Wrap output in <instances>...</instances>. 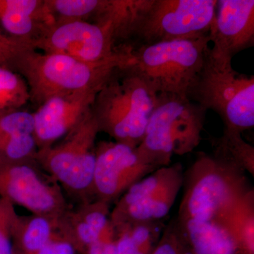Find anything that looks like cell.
Returning <instances> with one entry per match:
<instances>
[{"label": "cell", "mask_w": 254, "mask_h": 254, "mask_svg": "<svg viewBox=\"0 0 254 254\" xmlns=\"http://www.w3.org/2000/svg\"><path fill=\"white\" fill-rule=\"evenodd\" d=\"M217 2V0H144L128 41L123 45L153 44L209 36Z\"/></svg>", "instance_id": "8"}, {"label": "cell", "mask_w": 254, "mask_h": 254, "mask_svg": "<svg viewBox=\"0 0 254 254\" xmlns=\"http://www.w3.org/2000/svg\"><path fill=\"white\" fill-rule=\"evenodd\" d=\"M18 217L14 205L0 198V254H15L13 236Z\"/></svg>", "instance_id": "23"}, {"label": "cell", "mask_w": 254, "mask_h": 254, "mask_svg": "<svg viewBox=\"0 0 254 254\" xmlns=\"http://www.w3.org/2000/svg\"><path fill=\"white\" fill-rule=\"evenodd\" d=\"M53 22L45 0H0V26L30 45L42 28Z\"/></svg>", "instance_id": "17"}, {"label": "cell", "mask_w": 254, "mask_h": 254, "mask_svg": "<svg viewBox=\"0 0 254 254\" xmlns=\"http://www.w3.org/2000/svg\"><path fill=\"white\" fill-rule=\"evenodd\" d=\"M60 219L33 214L19 215L13 236L15 254L33 253L58 236Z\"/></svg>", "instance_id": "20"}, {"label": "cell", "mask_w": 254, "mask_h": 254, "mask_svg": "<svg viewBox=\"0 0 254 254\" xmlns=\"http://www.w3.org/2000/svg\"><path fill=\"white\" fill-rule=\"evenodd\" d=\"M210 35L148 45H123L129 68L156 94L187 96L203 65Z\"/></svg>", "instance_id": "1"}, {"label": "cell", "mask_w": 254, "mask_h": 254, "mask_svg": "<svg viewBox=\"0 0 254 254\" xmlns=\"http://www.w3.org/2000/svg\"><path fill=\"white\" fill-rule=\"evenodd\" d=\"M190 254H242L228 230L217 220H176Z\"/></svg>", "instance_id": "18"}, {"label": "cell", "mask_w": 254, "mask_h": 254, "mask_svg": "<svg viewBox=\"0 0 254 254\" xmlns=\"http://www.w3.org/2000/svg\"><path fill=\"white\" fill-rule=\"evenodd\" d=\"M210 38L213 49L230 59L253 47L254 0H218Z\"/></svg>", "instance_id": "14"}, {"label": "cell", "mask_w": 254, "mask_h": 254, "mask_svg": "<svg viewBox=\"0 0 254 254\" xmlns=\"http://www.w3.org/2000/svg\"><path fill=\"white\" fill-rule=\"evenodd\" d=\"M158 94L129 68H115L95 95L91 113L100 132L136 148L141 143Z\"/></svg>", "instance_id": "2"}, {"label": "cell", "mask_w": 254, "mask_h": 254, "mask_svg": "<svg viewBox=\"0 0 254 254\" xmlns=\"http://www.w3.org/2000/svg\"><path fill=\"white\" fill-rule=\"evenodd\" d=\"M31 49L34 48L27 41L9 36L0 29V67L14 71L20 58Z\"/></svg>", "instance_id": "24"}, {"label": "cell", "mask_w": 254, "mask_h": 254, "mask_svg": "<svg viewBox=\"0 0 254 254\" xmlns=\"http://www.w3.org/2000/svg\"><path fill=\"white\" fill-rule=\"evenodd\" d=\"M93 190L94 199L111 204L129 187L157 169L144 163L136 148L116 141L96 144Z\"/></svg>", "instance_id": "12"}, {"label": "cell", "mask_w": 254, "mask_h": 254, "mask_svg": "<svg viewBox=\"0 0 254 254\" xmlns=\"http://www.w3.org/2000/svg\"><path fill=\"white\" fill-rule=\"evenodd\" d=\"M99 133L91 109L66 136L55 144L38 150L35 156L38 166L79 203L94 200L93 175Z\"/></svg>", "instance_id": "7"}, {"label": "cell", "mask_w": 254, "mask_h": 254, "mask_svg": "<svg viewBox=\"0 0 254 254\" xmlns=\"http://www.w3.org/2000/svg\"><path fill=\"white\" fill-rule=\"evenodd\" d=\"M35 160L0 162V198L33 215L61 218L71 208L62 187Z\"/></svg>", "instance_id": "10"}, {"label": "cell", "mask_w": 254, "mask_h": 254, "mask_svg": "<svg viewBox=\"0 0 254 254\" xmlns=\"http://www.w3.org/2000/svg\"><path fill=\"white\" fill-rule=\"evenodd\" d=\"M206 113L187 96L158 95L137 153L155 168L168 166L174 155H186L200 144Z\"/></svg>", "instance_id": "5"}, {"label": "cell", "mask_w": 254, "mask_h": 254, "mask_svg": "<svg viewBox=\"0 0 254 254\" xmlns=\"http://www.w3.org/2000/svg\"><path fill=\"white\" fill-rule=\"evenodd\" d=\"M115 240L98 241L89 246L81 254H116Z\"/></svg>", "instance_id": "28"}, {"label": "cell", "mask_w": 254, "mask_h": 254, "mask_svg": "<svg viewBox=\"0 0 254 254\" xmlns=\"http://www.w3.org/2000/svg\"><path fill=\"white\" fill-rule=\"evenodd\" d=\"M178 220H215L252 190L247 173L214 156L198 153L184 173Z\"/></svg>", "instance_id": "6"}, {"label": "cell", "mask_w": 254, "mask_h": 254, "mask_svg": "<svg viewBox=\"0 0 254 254\" xmlns=\"http://www.w3.org/2000/svg\"><path fill=\"white\" fill-rule=\"evenodd\" d=\"M98 91H84L54 97L33 113L38 150L55 144L81 123L91 109Z\"/></svg>", "instance_id": "13"}, {"label": "cell", "mask_w": 254, "mask_h": 254, "mask_svg": "<svg viewBox=\"0 0 254 254\" xmlns=\"http://www.w3.org/2000/svg\"><path fill=\"white\" fill-rule=\"evenodd\" d=\"M215 220L228 230L242 254H254V189L235 200Z\"/></svg>", "instance_id": "19"}, {"label": "cell", "mask_w": 254, "mask_h": 254, "mask_svg": "<svg viewBox=\"0 0 254 254\" xmlns=\"http://www.w3.org/2000/svg\"><path fill=\"white\" fill-rule=\"evenodd\" d=\"M30 99L29 88L23 76L0 67V117L22 110Z\"/></svg>", "instance_id": "22"}, {"label": "cell", "mask_w": 254, "mask_h": 254, "mask_svg": "<svg viewBox=\"0 0 254 254\" xmlns=\"http://www.w3.org/2000/svg\"><path fill=\"white\" fill-rule=\"evenodd\" d=\"M37 151L33 113L20 110L0 117V162L31 161Z\"/></svg>", "instance_id": "16"}, {"label": "cell", "mask_w": 254, "mask_h": 254, "mask_svg": "<svg viewBox=\"0 0 254 254\" xmlns=\"http://www.w3.org/2000/svg\"><path fill=\"white\" fill-rule=\"evenodd\" d=\"M73 244L60 233L44 247L29 254H77Z\"/></svg>", "instance_id": "26"}, {"label": "cell", "mask_w": 254, "mask_h": 254, "mask_svg": "<svg viewBox=\"0 0 254 254\" xmlns=\"http://www.w3.org/2000/svg\"><path fill=\"white\" fill-rule=\"evenodd\" d=\"M116 235V254H145L135 245L126 232L117 230Z\"/></svg>", "instance_id": "27"}, {"label": "cell", "mask_w": 254, "mask_h": 254, "mask_svg": "<svg viewBox=\"0 0 254 254\" xmlns=\"http://www.w3.org/2000/svg\"><path fill=\"white\" fill-rule=\"evenodd\" d=\"M35 50L97 63L119 56L113 30L83 21H58L46 25L31 41Z\"/></svg>", "instance_id": "11"}, {"label": "cell", "mask_w": 254, "mask_h": 254, "mask_svg": "<svg viewBox=\"0 0 254 254\" xmlns=\"http://www.w3.org/2000/svg\"><path fill=\"white\" fill-rule=\"evenodd\" d=\"M125 61L122 53L113 59L89 63L31 49L20 58L14 71L26 80L30 102L38 108L54 97L99 91L114 70Z\"/></svg>", "instance_id": "3"}, {"label": "cell", "mask_w": 254, "mask_h": 254, "mask_svg": "<svg viewBox=\"0 0 254 254\" xmlns=\"http://www.w3.org/2000/svg\"><path fill=\"white\" fill-rule=\"evenodd\" d=\"M184 173L182 164L175 163L157 169L129 187L110 211L115 230L165 218L182 189Z\"/></svg>", "instance_id": "9"}, {"label": "cell", "mask_w": 254, "mask_h": 254, "mask_svg": "<svg viewBox=\"0 0 254 254\" xmlns=\"http://www.w3.org/2000/svg\"><path fill=\"white\" fill-rule=\"evenodd\" d=\"M187 98L218 114L224 128L240 132L254 126V76L238 72L232 59L209 48Z\"/></svg>", "instance_id": "4"}, {"label": "cell", "mask_w": 254, "mask_h": 254, "mask_svg": "<svg viewBox=\"0 0 254 254\" xmlns=\"http://www.w3.org/2000/svg\"><path fill=\"white\" fill-rule=\"evenodd\" d=\"M214 156L254 176V148L235 130L224 128L223 133L210 139Z\"/></svg>", "instance_id": "21"}, {"label": "cell", "mask_w": 254, "mask_h": 254, "mask_svg": "<svg viewBox=\"0 0 254 254\" xmlns=\"http://www.w3.org/2000/svg\"><path fill=\"white\" fill-rule=\"evenodd\" d=\"M151 254H190L176 220L170 222L163 230Z\"/></svg>", "instance_id": "25"}, {"label": "cell", "mask_w": 254, "mask_h": 254, "mask_svg": "<svg viewBox=\"0 0 254 254\" xmlns=\"http://www.w3.org/2000/svg\"><path fill=\"white\" fill-rule=\"evenodd\" d=\"M109 203L99 200L79 203L60 219V230L64 237L82 254L98 241H115L116 231L110 220Z\"/></svg>", "instance_id": "15"}]
</instances>
